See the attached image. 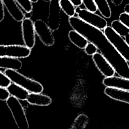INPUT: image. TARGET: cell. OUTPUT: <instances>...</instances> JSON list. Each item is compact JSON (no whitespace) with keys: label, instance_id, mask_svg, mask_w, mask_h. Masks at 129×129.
Instances as JSON below:
<instances>
[{"label":"cell","instance_id":"obj_1","mask_svg":"<svg viewBox=\"0 0 129 129\" xmlns=\"http://www.w3.org/2000/svg\"><path fill=\"white\" fill-rule=\"evenodd\" d=\"M68 21L76 31L89 42L94 44L100 53L107 59L120 77L129 79V63L109 41L104 32L85 22L78 17H70Z\"/></svg>","mask_w":129,"mask_h":129},{"label":"cell","instance_id":"obj_2","mask_svg":"<svg viewBox=\"0 0 129 129\" xmlns=\"http://www.w3.org/2000/svg\"><path fill=\"white\" fill-rule=\"evenodd\" d=\"M4 73L12 82L20 86L30 93H41L43 90V87L39 82L25 76L17 70L6 69Z\"/></svg>","mask_w":129,"mask_h":129},{"label":"cell","instance_id":"obj_3","mask_svg":"<svg viewBox=\"0 0 129 129\" xmlns=\"http://www.w3.org/2000/svg\"><path fill=\"white\" fill-rule=\"evenodd\" d=\"M6 101L17 126L20 129L28 128L29 126L28 119L19 100L10 95Z\"/></svg>","mask_w":129,"mask_h":129},{"label":"cell","instance_id":"obj_4","mask_svg":"<svg viewBox=\"0 0 129 129\" xmlns=\"http://www.w3.org/2000/svg\"><path fill=\"white\" fill-rule=\"evenodd\" d=\"M103 32L117 51L129 62V45L122 36L110 26H106L103 29Z\"/></svg>","mask_w":129,"mask_h":129},{"label":"cell","instance_id":"obj_5","mask_svg":"<svg viewBox=\"0 0 129 129\" xmlns=\"http://www.w3.org/2000/svg\"><path fill=\"white\" fill-rule=\"evenodd\" d=\"M76 14L79 18L100 30H103L107 26V22L104 18L86 9L76 7Z\"/></svg>","mask_w":129,"mask_h":129},{"label":"cell","instance_id":"obj_6","mask_svg":"<svg viewBox=\"0 0 129 129\" xmlns=\"http://www.w3.org/2000/svg\"><path fill=\"white\" fill-rule=\"evenodd\" d=\"M31 49L26 46L21 45H0V57L7 56L17 58L28 57Z\"/></svg>","mask_w":129,"mask_h":129},{"label":"cell","instance_id":"obj_7","mask_svg":"<svg viewBox=\"0 0 129 129\" xmlns=\"http://www.w3.org/2000/svg\"><path fill=\"white\" fill-rule=\"evenodd\" d=\"M34 25L35 33L43 44L47 46L53 45L55 39L52 31L48 25L42 20L37 19L34 22Z\"/></svg>","mask_w":129,"mask_h":129},{"label":"cell","instance_id":"obj_8","mask_svg":"<svg viewBox=\"0 0 129 129\" xmlns=\"http://www.w3.org/2000/svg\"><path fill=\"white\" fill-rule=\"evenodd\" d=\"M21 29L25 45L32 49L35 43V31L32 20L29 18H25L22 21Z\"/></svg>","mask_w":129,"mask_h":129},{"label":"cell","instance_id":"obj_9","mask_svg":"<svg viewBox=\"0 0 129 129\" xmlns=\"http://www.w3.org/2000/svg\"><path fill=\"white\" fill-rule=\"evenodd\" d=\"M61 8L59 0H51L49 5V14L47 24L52 31L58 29L60 25Z\"/></svg>","mask_w":129,"mask_h":129},{"label":"cell","instance_id":"obj_10","mask_svg":"<svg viewBox=\"0 0 129 129\" xmlns=\"http://www.w3.org/2000/svg\"><path fill=\"white\" fill-rule=\"evenodd\" d=\"M92 59L96 66L105 77L114 76L115 71L107 59L99 52H96L92 55Z\"/></svg>","mask_w":129,"mask_h":129},{"label":"cell","instance_id":"obj_11","mask_svg":"<svg viewBox=\"0 0 129 129\" xmlns=\"http://www.w3.org/2000/svg\"><path fill=\"white\" fill-rule=\"evenodd\" d=\"M8 13L17 22H21L25 18V14L21 10L15 0H2Z\"/></svg>","mask_w":129,"mask_h":129},{"label":"cell","instance_id":"obj_12","mask_svg":"<svg viewBox=\"0 0 129 129\" xmlns=\"http://www.w3.org/2000/svg\"><path fill=\"white\" fill-rule=\"evenodd\" d=\"M104 93L113 99L129 104V91L112 87H106Z\"/></svg>","mask_w":129,"mask_h":129},{"label":"cell","instance_id":"obj_13","mask_svg":"<svg viewBox=\"0 0 129 129\" xmlns=\"http://www.w3.org/2000/svg\"><path fill=\"white\" fill-rule=\"evenodd\" d=\"M102 83L106 87H115L129 91V79L113 76L105 77Z\"/></svg>","mask_w":129,"mask_h":129},{"label":"cell","instance_id":"obj_14","mask_svg":"<svg viewBox=\"0 0 129 129\" xmlns=\"http://www.w3.org/2000/svg\"><path fill=\"white\" fill-rule=\"evenodd\" d=\"M27 102L37 106H48L52 102V99L48 96L41 93H30L27 99Z\"/></svg>","mask_w":129,"mask_h":129},{"label":"cell","instance_id":"obj_15","mask_svg":"<svg viewBox=\"0 0 129 129\" xmlns=\"http://www.w3.org/2000/svg\"><path fill=\"white\" fill-rule=\"evenodd\" d=\"M6 89L9 93L10 95L14 96L21 100H27L30 93L25 89L13 82Z\"/></svg>","mask_w":129,"mask_h":129},{"label":"cell","instance_id":"obj_16","mask_svg":"<svg viewBox=\"0 0 129 129\" xmlns=\"http://www.w3.org/2000/svg\"><path fill=\"white\" fill-rule=\"evenodd\" d=\"M22 67V62L19 58L7 56L0 57V68L18 71Z\"/></svg>","mask_w":129,"mask_h":129},{"label":"cell","instance_id":"obj_17","mask_svg":"<svg viewBox=\"0 0 129 129\" xmlns=\"http://www.w3.org/2000/svg\"><path fill=\"white\" fill-rule=\"evenodd\" d=\"M68 37L75 45L80 49H84L88 43V41L85 37L74 30L69 31Z\"/></svg>","mask_w":129,"mask_h":129},{"label":"cell","instance_id":"obj_18","mask_svg":"<svg viewBox=\"0 0 129 129\" xmlns=\"http://www.w3.org/2000/svg\"><path fill=\"white\" fill-rule=\"evenodd\" d=\"M111 27L121 36L125 38V41L129 45V28L117 20L112 22Z\"/></svg>","mask_w":129,"mask_h":129},{"label":"cell","instance_id":"obj_19","mask_svg":"<svg viewBox=\"0 0 129 129\" xmlns=\"http://www.w3.org/2000/svg\"><path fill=\"white\" fill-rule=\"evenodd\" d=\"M97 10L101 15L105 18H110L111 11L107 0H94Z\"/></svg>","mask_w":129,"mask_h":129},{"label":"cell","instance_id":"obj_20","mask_svg":"<svg viewBox=\"0 0 129 129\" xmlns=\"http://www.w3.org/2000/svg\"><path fill=\"white\" fill-rule=\"evenodd\" d=\"M59 5L61 10L69 17L74 16L76 14L75 6L70 0H59Z\"/></svg>","mask_w":129,"mask_h":129},{"label":"cell","instance_id":"obj_21","mask_svg":"<svg viewBox=\"0 0 129 129\" xmlns=\"http://www.w3.org/2000/svg\"><path fill=\"white\" fill-rule=\"evenodd\" d=\"M26 13H31L33 9L32 3L30 0H15Z\"/></svg>","mask_w":129,"mask_h":129},{"label":"cell","instance_id":"obj_22","mask_svg":"<svg viewBox=\"0 0 129 129\" xmlns=\"http://www.w3.org/2000/svg\"><path fill=\"white\" fill-rule=\"evenodd\" d=\"M82 2L87 10L94 13L97 11V8L94 0H82Z\"/></svg>","mask_w":129,"mask_h":129},{"label":"cell","instance_id":"obj_23","mask_svg":"<svg viewBox=\"0 0 129 129\" xmlns=\"http://www.w3.org/2000/svg\"><path fill=\"white\" fill-rule=\"evenodd\" d=\"M11 82L12 81L6 75L0 71V87L6 88Z\"/></svg>","mask_w":129,"mask_h":129},{"label":"cell","instance_id":"obj_24","mask_svg":"<svg viewBox=\"0 0 129 129\" xmlns=\"http://www.w3.org/2000/svg\"><path fill=\"white\" fill-rule=\"evenodd\" d=\"M84 49L85 52L89 55H93L94 54L97 52L98 50V48H97L96 46L91 42L88 43Z\"/></svg>","mask_w":129,"mask_h":129},{"label":"cell","instance_id":"obj_25","mask_svg":"<svg viewBox=\"0 0 129 129\" xmlns=\"http://www.w3.org/2000/svg\"><path fill=\"white\" fill-rule=\"evenodd\" d=\"M119 20L123 23L125 26L129 28V14L123 12L120 14L119 16Z\"/></svg>","mask_w":129,"mask_h":129},{"label":"cell","instance_id":"obj_26","mask_svg":"<svg viewBox=\"0 0 129 129\" xmlns=\"http://www.w3.org/2000/svg\"><path fill=\"white\" fill-rule=\"evenodd\" d=\"M10 96V94L6 88L0 87V100L5 101Z\"/></svg>","mask_w":129,"mask_h":129},{"label":"cell","instance_id":"obj_27","mask_svg":"<svg viewBox=\"0 0 129 129\" xmlns=\"http://www.w3.org/2000/svg\"><path fill=\"white\" fill-rule=\"evenodd\" d=\"M4 5L2 0H0V22L2 21L5 17Z\"/></svg>","mask_w":129,"mask_h":129},{"label":"cell","instance_id":"obj_28","mask_svg":"<svg viewBox=\"0 0 129 129\" xmlns=\"http://www.w3.org/2000/svg\"><path fill=\"white\" fill-rule=\"evenodd\" d=\"M70 1L75 7H79L83 3L82 0H70Z\"/></svg>","mask_w":129,"mask_h":129},{"label":"cell","instance_id":"obj_29","mask_svg":"<svg viewBox=\"0 0 129 129\" xmlns=\"http://www.w3.org/2000/svg\"><path fill=\"white\" fill-rule=\"evenodd\" d=\"M124 0H111V3L116 6H118L121 5Z\"/></svg>","mask_w":129,"mask_h":129},{"label":"cell","instance_id":"obj_30","mask_svg":"<svg viewBox=\"0 0 129 129\" xmlns=\"http://www.w3.org/2000/svg\"><path fill=\"white\" fill-rule=\"evenodd\" d=\"M124 12L129 14V4H127L124 7Z\"/></svg>","mask_w":129,"mask_h":129},{"label":"cell","instance_id":"obj_31","mask_svg":"<svg viewBox=\"0 0 129 129\" xmlns=\"http://www.w3.org/2000/svg\"><path fill=\"white\" fill-rule=\"evenodd\" d=\"M32 3H36L38 2V0H30Z\"/></svg>","mask_w":129,"mask_h":129},{"label":"cell","instance_id":"obj_32","mask_svg":"<svg viewBox=\"0 0 129 129\" xmlns=\"http://www.w3.org/2000/svg\"><path fill=\"white\" fill-rule=\"evenodd\" d=\"M43 1L45 2H50L51 0H43Z\"/></svg>","mask_w":129,"mask_h":129}]
</instances>
